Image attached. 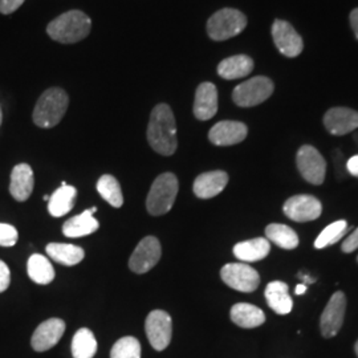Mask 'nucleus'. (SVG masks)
I'll return each instance as SVG.
<instances>
[{
  "label": "nucleus",
  "instance_id": "1",
  "mask_svg": "<svg viewBox=\"0 0 358 358\" xmlns=\"http://www.w3.org/2000/svg\"><path fill=\"white\" fill-rule=\"evenodd\" d=\"M148 141L154 152L161 155H173L177 150V124L171 108L158 103L150 115L148 127Z\"/></svg>",
  "mask_w": 358,
  "mask_h": 358
},
{
  "label": "nucleus",
  "instance_id": "2",
  "mask_svg": "<svg viewBox=\"0 0 358 358\" xmlns=\"http://www.w3.org/2000/svg\"><path fill=\"white\" fill-rule=\"evenodd\" d=\"M92 20L87 13L72 10L53 19L47 27L48 36L62 44H73L90 34Z\"/></svg>",
  "mask_w": 358,
  "mask_h": 358
},
{
  "label": "nucleus",
  "instance_id": "3",
  "mask_svg": "<svg viewBox=\"0 0 358 358\" xmlns=\"http://www.w3.org/2000/svg\"><path fill=\"white\" fill-rule=\"evenodd\" d=\"M69 105V97L62 88L45 90L34 109V122L38 128L51 129L56 127L64 117Z\"/></svg>",
  "mask_w": 358,
  "mask_h": 358
},
{
  "label": "nucleus",
  "instance_id": "4",
  "mask_svg": "<svg viewBox=\"0 0 358 358\" xmlns=\"http://www.w3.org/2000/svg\"><path fill=\"white\" fill-rule=\"evenodd\" d=\"M178 195V179L173 173H164L155 179L146 199L148 213L153 217L167 214Z\"/></svg>",
  "mask_w": 358,
  "mask_h": 358
},
{
  "label": "nucleus",
  "instance_id": "5",
  "mask_svg": "<svg viewBox=\"0 0 358 358\" xmlns=\"http://www.w3.org/2000/svg\"><path fill=\"white\" fill-rule=\"evenodd\" d=\"M247 26L243 13L234 8H223L214 13L207 22V34L215 41H224L239 35Z\"/></svg>",
  "mask_w": 358,
  "mask_h": 358
},
{
  "label": "nucleus",
  "instance_id": "6",
  "mask_svg": "<svg viewBox=\"0 0 358 358\" xmlns=\"http://www.w3.org/2000/svg\"><path fill=\"white\" fill-rule=\"evenodd\" d=\"M273 83L268 77L256 76L239 84L232 92V100L238 106L251 108L268 100L273 93Z\"/></svg>",
  "mask_w": 358,
  "mask_h": 358
},
{
  "label": "nucleus",
  "instance_id": "7",
  "mask_svg": "<svg viewBox=\"0 0 358 358\" xmlns=\"http://www.w3.org/2000/svg\"><path fill=\"white\" fill-rule=\"evenodd\" d=\"M296 164L301 177L309 183L319 186L324 182L327 174V162L316 148L310 145L301 146L297 152Z\"/></svg>",
  "mask_w": 358,
  "mask_h": 358
},
{
  "label": "nucleus",
  "instance_id": "8",
  "mask_svg": "<svg viewBox=\"0 0 358 358\" xmlns=\"http://www.w3.org/2000/svg\"><path fill=\"white\" fill-rule=\"evenodd\" d=\"M220 278L232 289L239 292H254L260 284V276L256 269L244 263H230L220 271Z\"/></svg>",
  "mask_w": 358,
  "mask_h": 358
},
{
  "label": "nucleus",
  "instance_id": "9",
  "mask_svg": "<svg viewBox=\"0 0 358 358\" xmlns=\"http://www.w3.org/2000/svg\"><path fill=\"white\" fill-rule=\"evenodd\" d=\"M145 331L150 345L157 352L165 350L173 336V321L170 315L159 309L150 312L145 322Z\"/></svg>",
  "mask_w": 358,
  "mask_h": 358
},
{
  "label": "nucleus",
  "instance_id": "10",
  "mask_svg": "<svg viewBox=\"0 0 358 358\" xmlns=\"http://www.w3.org/2000/svg\"><path fill=\"white\" fill-rule=\"evenodd\" d=\"M282 211L291 220L297 223H306L320 217L322 206L317 198L301 194L289 198L282 206Z\"/></svg>",
  "mask_w": 358,
  "mask_h": 358
},
{
  "label": "nucleus",
  "instance_id": "11",
  "mask_svg": "<svg viewBox=\"0 0 358 358\" xmlns=\"http://www.w3.org/2000/svg\"><path fill=\"white\" fill-rule=\"evenodd\" d=\"M162 255L161 243L155 236H146L134 250L129 260V268L136 273H146L157 266Z\"/></svg>",
  "mask_w": 358,
  "mask_h": 358
},
{
  "label": "nucleus",
  "instance_id": "12",
  "mask_svg": "<svg viewBox=\"0 0 358 358\" xmlns=\"http://www.w3.org/2000/svg\"><path fill=\"white\" fill-rule=\"evenodd\" d=\"M346 297L344 292L337 291L333 294L329 303L324 309L321 315L320 328L321 333L325 338H332L340 332L344 317H345Z\"/></svg>",
  "mask_w": 358,
  "mask_h": 358
},
{
  "label": "nucleus",
  "instance_id": "13",
  "mask_svg": "<svg viewBox=\"0 0 358 358\" xmlns=\"http://www.w3.org/2000/svg\"><path fill=\"white\" fill-rule=\"evenodd\" d=\"M272 38L279 52L287 57H297L304 48L303 38L285 20H276L272 26Z\"/></svg>",
  "mask_w": 358,
  "mask_h": 358
},
{
  "label": "nucleus",
  "instance_id": "14",
  "mask_svg": "<svg viewBox=\"0 0 358 358\" xmlns=\"http://www.w3.org/2000/svg\"><path fill=\"white\" fill-rule=\"evenodd\" d=\"M65 332V322L62 319H50L41 322L32 334L31 345L36 352H47L56 345Z\"/></svg>",
  "mask_w": 358,
  "mask_h": 358
},
{
  "label": "nucleus",
  "instance_id": "15",
  "mask_svg": "<svg viewBox=\"0 0 358 358\" xmlns=\"http://www.w3.org/2000/svg\"><path fill=\"white\" fill-rule=\"evenodd\" d=\"M248 129L239 121H220L215 124L210 133L208 140L217 146H231L245 140Z\"/></svg>",
  "mask_w": 358,
  "mask_h": 358
},
{
  "label": "nucleus",
  "instance_id": "16",
  "mask_svg": "<svg viewBox=\"0 0 358 358\" xmlns=\"http://www.w3.org/2000/svg\"><path fill=\"white\" fill-rule=\"evenodd\" d=\"M324 125L333 136H345L358 128V112L349 108H332L324 115Z\"/></svg>",
  "mask_w": 358,
  "mask_h": 358
},
{
  "label": "nucleus",
  "instance_id": "17",
  "mask_svg": "<svg viewBox=\"0 0 358 358\" xmlns=\"http://www.w3.org/2000/svg\"><path fill=\"white\" fill-rule=\"evenodd\" d=\"M217 112V90L213 83H202L195 92L194 115L201 120H211Z\"/></svg>",
  "mask_w": 358,
  "mask_h": 358
},
{
  "label": "nucleus",
  "instance_id": "18",
  "mask_svg": "<svg viewBox=\"0 0 358 358\" xmlns=\"http://www.w3.org/2000/svg\"><path fill=\"white\" fill-rule=\"evenodd\" d=\"M229 183V174L217 170L203 173L194 180V194L201 199H210L219 195Z\"/></svg>",
  "mask_w": 358,
  "mask_h": 358
},
{
  "label": "nucleus",
  "instance_id": "19",
  "mask_svg": "<svg viewBox=\"0 0 358 358\" xmlns=\"http://www.w3.org/2000/svg\"><path fill=\"white\" fill-rule=\"evenodd\" d=\"M35 186L34 171L29 165L19 164L13 167L11 173V183L10 192L17 202H26L31 196Z\"/></svg>",
  "mask_w": 358,
  "mask_h": 358
},
{
  "label": "nucleus",
  "instance_id": "20",
  "mask_svg": "<svg viewBox=\"0 0 358 358\" xmlns=\"http://www.w3.org/2000/svg\"><path fill=\"white\" fill-rule=\"evenodd\" d=\"M254 71V60L247 55H236L224 59L217 65V75L224 80L248 76Z\"/></svg>",
  "mask_w": 358,
  "mask_h": 358
},
{
  "label": "nucleus",
  "instance_id": "21",
  "mask_svg": "<svg viewBox=\"0 0 358 358\" xmlns=\"http://www.w3.org/2000/svg\"><path fill=\"white\" fill-rule=\"evenodd\" d=\"M271 244L267 238H255L235 244L234 255L244 263H254L268 256Z\"/></svg>",
  "mask_w": 358,
  "mask_h": 358
},
{
  "label": "nucleus",
  "instance_id": "22",
  "mask_svg": "<svg viewBox=\"0 0 358 358\" xmlns=\"http://www.w3.org/2000/svg\"><path fill=\"white\" fill-rule=\"evenodd\" d=\"M230 316L232 322L245 329L257 328L266 322L264 312L260 308L247 303L235 304L231 308Z\"/></svg>",
  "mask_w": 358,
  "mask_h": 358
},
{
  "label": "nucleus",
  "instance_id": "23",
  "mask_svg": "<svg viewBox=\"0 0 358 358\" xmlns=\"http://www.w3.org/2000/svg\"><path fill=\"white\" fill-rule=\"evenodd\" d=\"M268 307L278 315H288L294 308V301L288 294V285L284 282H269L266 288Z\"/></svg>",
  "mask_w": 358,
  "mask_h": 358
},
{
  "label": "nucleus",
  "instance_id": "24",
  "mask_svg": "<svg viewBox=\"0 0 358 358\" xmlns=\"http://www.w3.org/2000/svg\"><path fill=\"white\" fill-rule=\"evenodd\" d=\"M99 227V220L93 217V213L90 210H85L84 213L65 222L63 234L66 238H81L96 232Z\"/></svg>",
  "mask_w": 358,
  "mask_h": 358
},
{
  "label": "nucleus",
  "instance_id": "25",
  "mask_svg": "<svg viewBox=\"0 0 358 358\" xmlns=\"http://www.w3.org/2000/svg\"><path fill=\"white\" fill-rule=\"evenodd\" d=\"M76 195V189L63 182L62 186L52 194L48 201V211L52 217H60L66 215L75 206Z\"/></svg>",
  "mask_w": 358,
  "mask_h": 358
},
{
  "label": "nucleus",
  "instance_id": "26",
  "mask_svg": "<svg viewBox=\"0 0 358 358\" xmlns=\"http://www.w3.org/2000/svg\"><path fill=\"white\" fill-rule=\"evenodd\" d=\"M45 251L52 260L66 267L76 266L85 256L84 250L75 244L50 243L45 247Z\"/></svg>",
  "mask_w": 358,
  "mask_h": 358
},
{
  "label": "nucleus",
  "instance_id": "27",
  "mask_svg": "<svg viewBox=\"0 0 358 358\" xmlns=\"http://www.w3.org/2000/svg\"><path fill=\"white\" fill-rule=\"evenodd\" d=\"M27 272L29 279L40 285H47L55 279V269L51 262L40 254H34L28 259Z\"/></svg>",
  "mask_w": 358,
  "mask_h": 358
},
{
  "label": "nucleus",
  "instance_id": "28",
  "mask_svg": "<svg viewBox=\"0 0 358 358\" xmlns=\"http://www.w3.org/2000/svg\"><path fill=\"white\" fill-rule=\"evenodd\" d=\"M266 236L269 242L284 250H294L299 245L297 234L291 227L280 223L268 224L266 229Z\"/></svg>",
  "mask_w": 358,
  "mask_h": 358
},
{
  "label": "nucleus",
  "instance_id": "29",
  "mask_svg": "<svg viewBox=\"0 0 358 358\" xmlns=\"http://www.w3.org/2000/svg\"><path fill=\"white\" fill-rule=\"evenodd\" d=\"M97 352V340L88 328L77 331L72 340L73 358H93Z\"/></svg>",
  "mask_w": 358,
  "mask_h": 358
},
{
  "label": "nucleus",
  "instance_id": "30",
  "mask_svg": "<svg viewBox=\"0 0 358 358\" xmlns=\"http://www.w3.org/2000/svg\"><path fill=\"white\" fill-rule=\"evenodd\" d=\"M97 192L103 199L115 208L124 205V195L118 180L109 174H105L97 182Z\"/></svg>",
  "mask_w": 358,
  "mask_h": 358
},
{
  "label": "nucleus",
  "instance_id": "31",
  "mask_svg": "<svg viewBox=\"0 0 358 358\" xmlns=\"http://www.w3.org/2000/svg\"><path fill=\"white\" fill-rule=\"evenodd\" d=\"M348 231V223L346 220H337L329 224L327 229H324L317 239L315 241V247L317 250L329 247L332 244L337 243L340 239L344 238Z\"/></svg>",
  "mask_w": 358,
  "mask_h": 358
},
{
  "label": "nucleus",
  "instance_id": "32",
  "mask_svg": "<svg viewBox=\"0 0 358 358\" xmlns=\"http://www.w3.org/2000/svg\"><path fill=\"white\" fill-rule=\"evenodd\" d=\"M110 358H141V344L136 337H122L110 350Z\"/></svg>",
  "mask_w": 358,
  "mask_h": 358
},
{
  "label": "nucleus",
  "instance_id": "33",
  "mask_svg": "<svg viewBox=\"0 0 358 358\" xmlns=\"http://www.w3.org/2000/svg\"><path fill=\"white\" fill-rule=\"evenodd\" d=\"M19 234L17 230L7 223H0V245L1 247H13L17 243Z\"/></svg>",
  "mask_w": 358,
  "mask_h": 358
},
{
  "label": "nucleus",
  "instance_id": "34",
  "mask_svg": "<svg viewBox=\"0 0 358 358\" xmlns=\"http://www.w3.org/2000/svg\"><path fill=\"white\" fill-rule=\"evenodd\" d=\"M10 282H11L10 268L3 260H0V294L7 291V288L10 287Z\"/></svg>",
  "mask_w": 358,
  "mask_h": 358
},
{
  "label": "nucleus",
  "instance_id": "35",
  "mask_svg": "<svg viewBox=\"0 0 358 358\" xmlns=\"http://www.w3.org/2000/svg\"><path fill=\"white\" fill-rule=\"evenodd\" d=\"M26 0H0V13L10 15L20 8Z\"/></svg>",
  "mask_w": 358,
  "mask_h": 358
},
{
  "label": "nucleus",
  "instance_id": "36",
  "mask_svg": "<svg viewBox=\"0 0 358 358\" xmlns=\"http://www.w3.org/2000/svg\"><path fill=\"white\" fill-rule=\"evenodd\" d=\"M341 248H343V251L346 252V254H350V252H353V251H356L358 248V229L353 231L348 238H346L345 241H344V243L341 245Z\"/></svg>",
  "mask_w": 358,
  "mask_h": 358
},
{
  "label": "nucleus",
  "instance_id": "37",
  "mask_svg": "<svg viewBox=\"0 0 358 358\" xmlns=\"http://www.w3.org/2000/svg\"><path fill=\"white\" fill-rule=\"evenodd\" d=\"M346 169H348V171H349L353 177H357L358 178V155L352 157V158L348 161Z\"/></svg>",
  "mask_w": 358,
  "mask_h": 358
},
{
  "label": "nucleus",
  "instance_id": "38",
  "mask_svg": "<svg viewBox=\"0 0 358 358\" xmlns=\"http://www.w3.org/2000/svg\"><path fill=\"white\" fill-rule=\"evenodd\" d=\"M350 26H352V29H353L356 38H358V8L353 10L350 13Z\"/></svg>",
  "mask_w": 358,
  "mask_h": 358
},
{
  "label": "nucleus",
  "instance_id": "39",
  "mask_svg": "<svg viewBox=\"0 0 358 358\" xmlns=\"http://www.w3.org/2000/svg\"><path fill=\"white\" fill-rule=\"evenodd\" d=\"M307 284H299L297 287H296V289H294V294H304L307 292Z\"/></svg>",
  "mask_w": 358,
  "mask_h": 358
},
{
  "label": "nucleus",
  "instance_id": "40",
  "mask_svg": "<svg viewBox=\"0 0 358 358\" xmlns=\"http://www.w3.org/2000/svg\"><path fill=\"white\" fill-rule=\"evenodd\" d=\"M300 278L304 280V282H307V284H310V282H315V279H310L309 276L307 275H303V273H300Z\"/></svg>",
  "mask_w": 358,
  "mask_h": 358
},
{
  "label": "nucleus",
  "instance_id": "41",
  "mask_svg": "<svg viewBox=\"0 0 358 358\" xmlns=\"http://www.w3.org/2000/svg\"><path fill=\"white\" fill-rule=\"evenodd\" d=\"M1 122H3V113H1V108H0V127H1Z\"/></svg>",
  "mask_w": 358,
  "mask_h": 358
},
{
  "label": "nucleus",
  "instance_id": "42",
  "mask_svg": "<svg viewBox=\"0 0 358 358\" xmlns=\"http://www.w3.org/2000/svg\"><path fill=\"white\" fill-rule=\"evenodd\" d=\"M90 211H92V213H93V214H94V213H96V211H97V207H92V208H90Z\"/></svg>",
  "mask_w": 358,
  "mask_h": 358
},
{
  "label": "nucleus",
  "instance_id": "43",
  "mask_svg": "<svg viewBox=\"0 0 358 358\" xmlns=\"http://www.w3.org/2000/svg\"><path fill=\"white\" fill-rule=\"evenodd\" d=\"M43 199H44V201H50V196H48V195H44Z\"/></svg>",
  "mask_w": 358,
  "mask_h": 358
},
{
  "label": "nucleus",
  "instance_id": "44",
  "mask_svg": "<svg viewBox=\"0 0 358 358\" xmlns=\"http://www.w3.org/2000/svg\"><path fill=\"white\" fill-rule=\"evenodd\" d=\"M355 349H356V355H357V357H358V340H357V343H356V346H355Z\"/></svg>",
  "mask_w": 358,
  "mask_h": 358
},
{
  "label": "nucleus",
  "instance_id": "45",
  "mask_svg": "<svg viewBox=\"0 0 358 358\" xmlns=\"http://www.w3.org/2000/svg\"><path fill=\"white\" fill-rule=\"evenodd\" d=\"M357 260H358V257H357Z\"/></svg>",
  "mask_w": 358,
  "mask_h": 358
}]
</instances>
